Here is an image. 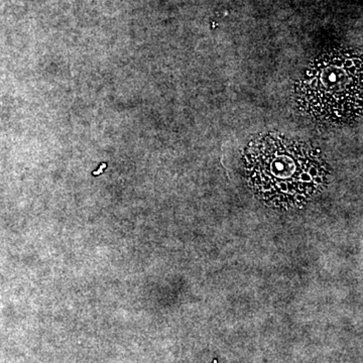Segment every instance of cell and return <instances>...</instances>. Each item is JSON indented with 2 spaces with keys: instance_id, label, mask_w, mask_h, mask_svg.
<instances>
[{
  "instance_id": "cell-2",
  "label": "cell",
  "mask_w": 363,
  "mask_h": 363,
  "mask_svg": "<svg viewBox=\"0 0 363 363\" xmlns=\"http://www.w3.org/2000/svg\"><path fill=\"white\" fill-rule=\"evenodd\" d=\"M298 108L322 123L348 124L362 116V52H324L310 64L295 87Z\"/></svg>"
},
{
  "instance_id": "cell-1",
  "label": "cell",
  "mask_w": 363,
  "mask_h": 363,
  "mask_svg": "<svg viewBox=\"0 0 363 363\" xmlns=\"http://www.w3.org/2000/svg\"><path fill=\"white\" fill-rule=\"evenodd\" d=\"M242 164L250 190L279 209L303 206L328 181V164L319 150L278 133L259 135L248 143Z\"/></svg>"
}]
</instances>
